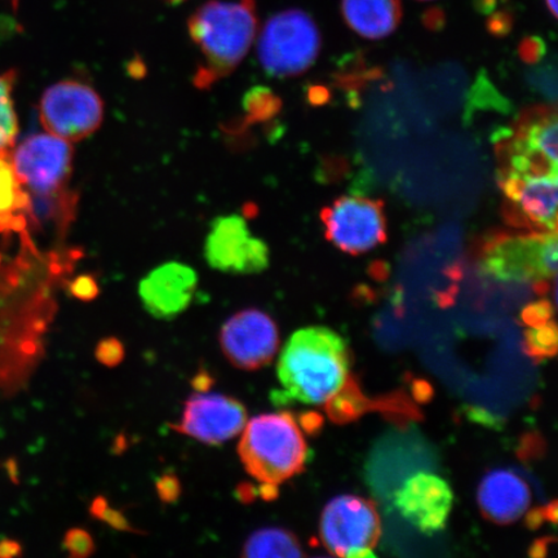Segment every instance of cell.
<instances>
[{"label":"cell","instance_id":"obj_1","mask_svg":"<svg viewBox=\"0 0 558 558\" xmlns=\"http://www.w3.org/2000/svg\"><path fill=\"white\" fill-rule=\"evenodd\" d=\"M277 373L284 389L277 393L279 403L324 404L347 381L349 351L345 341L325 326L298 330L283 348Z\"/></svg>","mask_w":558,"mask_h":558},{"label":"cell","instance_id":"obj_2","mask_svg":"<svg viewBox=\"0 0 558 558\" xmlns=\"http://www.w3.org/2000/svg\"><path fill=\"white\" fill-rule=\"evenodd\" d=\"M257 24L255 0H209L195 10L187 20V32L204 56L195 86L209 88L233 73L254 44Z\"/></svg>","mask_w":558,"mask_h":558},{"label":"cell","instance_id":"obj_3","mask_svg":"<svg viewBox=\"0 0 558 558\" xmlns=\"http://www.w3.org/2000/svg\"><path fill=\"white\" fill-rule=\"evenodd\" d=\"M242 432L241 462L250 476L260 484L279 485L304 471L308 448L291 414L256 416Z\"/></svg>","mask_w":558,"mask_h":558},{"label":"cell","instance_id":"obj_4","mask_svg":"<svg viewBox=\"0 0 558 558\" xmlns=\"http://www.w3.org/2000/svg\"><path fill=\"white\" fill-rule=\"evenodd\" d=\"M557 232L498 234L485 244L481 270L501 282L546 284L557 275Z\"/></svg>","mask_w":558,"mask_h":558},{"label":"cell","instance_id":"obj_5","mask_svg":"<svg viewBox=\"0 0 558 558\" xmlns=\"http://www.w3.org/2000/svg\"><path fill=\"white\" fill-rule=\"evenodd\" d=\"M319 51L318 26L302 10H288L270 17L257 46L265 72L281 78L305 73L316 62Z\"/></svg>","mask_w":558,"mask_h":558},{"label":"cell","instance_id":"obj_6","mask_svg":"<svg viewBox=\"0 0 558 558\" xmlns=\"http://www.w3.org/2000/svg\"><path fill=\"white\" fill-rule=\"evenodd\" d=\"M72 143L52 134L24 140L11 153L13 170L31 199L50 201L64 195L73 171Z\"/></svg>","mask_w":558,"mask_h":558},{"label":"cell","instance_id":"obj_7","mask_svg":"<svg viewBox=\"0 0 558 558\" xmlns=\"http://www.w3.org/2000/svg\"><path fill=\"white\" fill-rule=\"evenodd\" d=\"M320 541L333 556L374 557L381 536V523L373 501L341 495L326 506L320 518Z\"/></svg>","mask_w":558,"mask_h":558},{"label":"cell","instance_id":"obj_8","mask_svg":"<svg viewBox=\"0 0 558 558\" xmlns=\"http://www.w3.org/2000/svg\"><path fill=\"white\" fill-rule=\"evenodd\" d=\"M557 114L548 107L523 113L511 134L498 143L505 162L501 171L557 173Z\"/></svg>","mask_w":558,"mask_h":558},{"label":"cell","instance_id":"obj_9","mask_svg":"<svg viewBox=\"0 0 558 558\" xmlns=\"http://www.w3.org/2000/svg\"><path fill=\"white\" fill-rule=\"evenodd\" d=\"M39 117L48 134L73 144L99 130L104 120V102L86 83L62 81L46 89L39 105Z\"/></svg>","mask_w":558,"mask_h":558},{"label":"cell","instance_id":"obj_10","mask_svg":"<svg viewBox=\"0 0 558 558\" xmlns=\"http://www.w3.org/2000/svg\"><path fill=\"white\" fill-rule=\"evenodd\" d=\"M508 225L534 233L557 232V173L499 172Z\"/></svg>","mask_w":558,"mask_h":558},{"label":"cell","instance_id":"obj_11","mask_svg":"<svg viewBox=\"0 0 558 558\" xmlns=\"http://www.w3.org/2000/svg\"><path fill=\"white\" fill-rule=\"evenodd\" d=\"M327 240L351 255L365 254L387 241L381 201L341 197L320 213Z\"/></svg>","mask_w":558,"mask_h":558},{"label":"cell","instance_id":"obj_12","mask_svg":"<svg viewBox=\"0 0 558 558\" xmlns=\"http://www.w3.org/2000/svg\"><path fill=\"white\" fill-rule=\"evenodd\" d=\"M205 257L209 267L230 275L262 274L270 262L268 244L235 214L214 220L206 236Z\"/></svg>","mask_w":558,"mask_h":558},{"label":"cell","instance_id":"obj_13","mask_svg":"<svg viewBox=\"0 0 558 558\" xmlns=\"http://www.w3.org/2000/svg\"><path fill=\"white\" fill-rule=\"evenodd\" d=\"M275 320L259 310H246L230 317L220 331V347L230 364L254 372L270 364L278 351Z\"/></svg>","mask_w":558,"mask_h":558},{"label":"cell","instance_id":"obj_14","mask_svg":"<svg viewBox=\"0 0 558 558\" xmlns=\"http://www.w3.org/2000/svg\"><path fill=\"white\" fill-rule=\"evenodd\" d=\"M247 411L232 397L195 393L185 402L183 415L173 429L206 445H221L242 434Z\"/></svg>","mask_w":558,"mask_h":558},{"label":"cell","instance_id":"obj_15","mask_svg":"<svg viewBox=\"0 0 558 558\" xmlns=\"http://www.w3.org/2000/svg\"><path fill=\"white\" fill-rule=\"evenodd\" d=\"M452 504L449 484L437 474L427 472L414 474L395 495V505L402 518L427 535L442 532Z\"/></svg>","mask_w":558,"mask_h":558},{"label":"cell","instance_id":"obj_16","mask_svg":"<svg viewBox=\"0 0 558 558\" xmlns=\"http://www.w3.org/2000/svg\"><path fill=\"white\" fill-rule=\"evenodd\" d=\"M198 289V275L190 265L170 262L142 279L138 296L146 312L158 319H173L190 308Z\"/></svg>","mask_w":558,"mask_h":558},{"label":"cell","instance_id":"obj_17","mask_svg":"<svg viewBox=\"0 0 558 558\" xmlns=\"http://www.w3.org/2000/svg\"><path fill=\"white\" fill-rule=\"evenodd\" d=\"M477 500L485 519L509 525L527 512L532 493L518 474L498 470L486 474L480 484Z\"/></svg>","mask_w":558,"mask_h":558},{"label":"cell","instance_id":"obj_18","mask_svg":"<svg viewBox=\"0 0 558 558\" xmlns=\"http://www.w3.org/2000/svg\"><path fill=\"white\" fill-rule=\"evenodd\" d=\"M341 13L351 29L366 39H383L402 20L400 0H341Z\"/></svg>","mask_w":558,"mask_h":558},{"label":"cell","instance_id":"obj_19","mask_svg":"<svg viewBox=\"0 0 558 558\" xmlns=\"http://www.w3.org/2000/svg\"><path fill=\"white\" fill-rule=\"evenodd\" d=\"M27 216H32L31 195L13 170L11 150L0 151V232L25 233Z\"/></svg>","mask_w":558,"mask_h":558},{"label":"cell","instance_id":"obj_20","mask_svg":"<svg viewBox=\"0 0 558 558\" xmlns=\"http://www.w3.org/2000/svg\"><path fill=\"white\" fill-rule=\"evenodd\" d=\"M243 557H303V549L296 535L281 527L257 530L244 543Z\"/></svg>","mask_w":558,"mask_h":558},{"label":"cell","instance_id":"obj_21","mask_svg":"<svg viewBox=\"0 0 558 558\" xmlns=\"http://www.w3.org/2000/svg\"><path fill=\"white\" fill-rule=\"evenodd\" d=\"M372 407L364 393L361 392L359 384L348 375L344 386L326 402L327 414L335 423L347 424L364 415Z\"/></svg>","mask_w":558,"mask_h":558},{"label":"cell","instance_id":"obj_22","mask_svg":"<svg viewBox=\"0 0 558 558\" xmlns=\"http://www.w3.org/2000/svg\"><path fill=\"white\" fill-rule=\"evenodd\" d=\"M15 74L0 75V151L11 150L19 134V123L12 100Z\"/></svg>","mask_w":558,"mask_h":558},{"label":"cell","instance_id":"obj_23","mask_svg":"<svg viewBox=\"0 0 558 558\" xmlns=\"http://www.w3.org/2000/svg\"><path fill=\"white\" fill-rule=\"evenodd\" d=\"M523 348L535 360L554 357L558 348L557 326L553 319L547 324L530 327L523 335Z\"/></svg>","mask_w":558,"mask_h":558},{"label":"cell","instance_id":"obj_24","mask_svg":"<svg viewBox=\"0 0 558 558\" xmlns=\"http://www.w3.org/2000/svg\"><path fill=\"white\" fill-rule=\"evenodd\" d=\"M246 109L256 120H267L279 110V100L269 89L255 88L247 95Z\"/></svg>","mask_w":558,"mask_h":558},{"label":"cell","instance_id":"obj_25","mask_svg":"<svg viewBox=\"0 0 558 558\" xmlns=\"http://www.w3.org/2000/svg\"><path fill=\"white\" fill-rule=\"evenodd\" d=\"M62 548L74 558H86L95 553V543L86 530L74 527L65 534Z\"/></svg>","mask_w":558,"mask_h":558},{"label":"cell","instance_id":"obj_26","mask_svg":"<svg viewBox=\"0 0 558 558\" xmlns=\"http://www.w3.org/2000/svg\"><path fill=\"white\" fill-rule=\"evenodd\" d=\"M90 513H93L96 519L108 523L111 527L123 530V532H135L128 519H125L120 511H117V509H111L108 501L104 498H97L94 501Z\"/></svg>","mask_w":558,"mask_h":558},{"label":"cell","instance_id":"obj_27","mask_svg":"<svg viewBox=\"0 0 558 558\" xmlns=\"http://www.w3.org/2000/svg\"><path fill=\"white\" fill-rule=\"evenodd\" d=\"M95 355L104 366L116 367L124 360V347L116 338H107L96 347Z\"/></svg>","mask_w":558,"mask_h":558},{"label":"cell","instance_id":"obj_28","mask_svg":"<svg viewBox=\"0 0 558 558\" xmlns=\"http://www.w3.org/2000/svg\"><path fill=\"white\" fill-rule=\"evenodd\" d=\"M554 306L548 300H539L525 306L521 313L522 323L529 327L547 324L554 317Z\"/></svg>","mask_w":558,"mask_h":558},{"label":"cell","instance_id":"obj_29","mask_svg":"<svg viewBox=\"0 0 558 558\" xmlns=\"http://www.w3.org/2000/svg\"><path fill=\"white\" fill-rule=\"evenodd\" d=\"M156 492L163 504H174L181 495V484L174 474H162L156 481Z\"/></svg>","mask_w":558,"mask_h":558},{"label":"cell","instance_id":"obj_30","mask_svg":"<svg viewBox=\"0 0 558 558\" xmlns=\"http://www.w3.org/2000/svg\"><path fill=\"white\" fill-rule=\"evenodd\" d=\"M70 291H72L74 298L83 300V302H90L99 295L100 290L94 277L81 276L74 279L72 286H70Z\"/></svg>","mask_w":558,"mask_h":558},{"label":"cell","instance_id":"obj_31","mask_svg":"<svg viewBox=\"0 0 558 558\" xmlns=\"http://www.w3.org/2000/svg\"><path fill=\"white\" fill-rule=\"evenodd\" d=\"M487 31L497 37H504L512 29L513 17L512 13L507 10L494 12L490 19L487 20Z\"/></svg>","mask_w":558,"mask_h":558},{"label":"cell","instance_id":"obj_32","mask_svg":"<svg viewBox=\"0 0 558 558\" xmlns=\"http://www.w3.org/2000/svg\"><path fill=\"white\" fill-rule=\"evenodd\" d=\"M546 53V45L538 37H529L521 41L520 56L527 62L539 61Z\"/></svg>","mask_w":558,"mask_h":558},{"label":"cell","instance_id":"obj_33","mask_svg":"<svg viewBox=\"0 0 558 558\" xmlns=\"http://www.w3.org/2000/svg\"><path fill=\"white\" fill-rule=\"evenodd\" d=\"M553 521L556 523L557 521V504L554 501L553 505L547 506L546 508H536L534 511L530 512L526 518V523L529 527L536 529L542 525L544 521Z\"/></svg>","mask_w":558,"mask_h":558},{"label":"cell","instance_id":"obj_34","mask_svg":"<svg viewBox=\"0 0 558 558\" xmlns=\"http://www.w3.org/2000/svg\"><path fill=\"white\" fill-rule=\"evenodd\" d=\"M423 23L430 31H438L445 25V13L441 9H430L424 13Z\"/></svg>","mask_w":558,"mask_h":558},{"label":"cell","instance_id":"obj_35","mask_svg":"<svg viewBox=\"0 0 558 558\" xmlns=\"http://www.w3.org/2000/svg\"><path fill=\"white\" fill-rule=\"evenodd\" d=\"M300 425H302L304 430L313 435L323 427V417L316 413H306L302 418H300Z\"/></svg>","mask_w":558,"mask_h":558},{"label":"cell","instance_id":"obj_36","mask_svg":"<svg viewBox=\"0 0 558 558\" xmlns=\"http://www.w3.org/2000/svg\"><path fill=\"white\" fill-rule=\"evenodd\" d=\"M256 495L257 492L255 490L254 486L248 484H242L236 487V498L243 501V504H250V501L255 499Z\"/></svg>","mask_w":558,"mask_h":558},{"label":"cell","instance_id":"obj_37","mask_svg":"<svg viewBox=\"0 0 558 558\" xmlns=\"http://www.w3.org/2000/svg\"><path fill=\"white\" fill-rule=\"evenodd\" d=\"M21 554L20 544L13 541L0 542V557H13Z\"/></svg>","mask_w":558,"mask_h":558},{"label":"cell","instance_id":"obj_38","mask_svg":"<svg viewBox=\"0 0 558 558\" xmlns=\"http://www.w3.org/2000/svg\"><path fill=\"white\" fill-rule=\"evenodd\" d=\"M498 0H474V7L481 13H493L497 9Z\"/></svg>","mask_w":558,"mask_h":558},{"label":"cell","instance_id":"obj_39","mask_svg":"<svg viewBox=\"0 0 558 558\" xmlns=\"http://www.w3.org/2000/svg\"><path fill=\"white\" fill-rule=\"evenodd\" d=\"M211 383L213 380L209 378L208 374H199L198 376H195L193 386L198 390V392H206L208 387L211 386Z\"/></svg>","mask_w":558,"mask_h":558},{"label":"cell","instance_id":"obj_40","mask_svg":"<svg viewBox=\"0 0 558 558\" xmlns=\"http://www.w3.org/2000/svg\"><path fill=\"white\" fill-rule=\"evenodd\" d=\"M548 10L553 13L554 17H557V0H546Z\"/></svg>","mask_w":558,"mask_h":558},{"label":"cell","instance_id":"obj_41","mask_svg":"<svg viewBox=\"0 0 558 558\" xmlns=\"http://www.w3.org/2000/svg\"><path fill=\"white\" fill-rule=\"evenodd\" d=\"M166 2H169L172 4H178V3L184 2V0H166Z\"/></svg>","mask_w":558,"mask_h":558},{"label":"cell","instance_id":"obj_42","mask_svg":"<svg viewBox=\"0 0 558 558\" xmlns=\"http://www.w3.org/2000/svg\"><path fill=\"white\" fill-rule=\"evenodd\" d=\"M12 2H13V5H15V7L17 5V0H12Z\"/></svg>","mask_w":558,"mask_h":558}]
</instances>
